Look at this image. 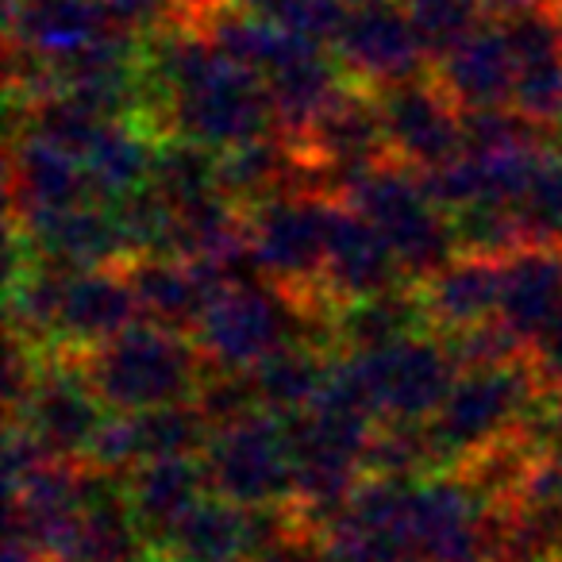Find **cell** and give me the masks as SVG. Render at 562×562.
<instances>
[{"instance_id": "6da1fadb", "label": "cell", "mask_w": 562, "mask_h": 562, "mask_svg": "<svg viewBox=\"0 0 562 562\" xmlns=\"http://www.w3.org/2000/svg\"><path fill=\"white\" fill-rule=\"evenodd\" d=\"M331 308H308L301 297L285 293L266 278L227 281L209 301L196 328L189 331L196 351L212 370H255L266 355L281 351L285 344L308 339L305 331L321 324L328 331Z\"/></svg>"}, {"instance_id": "7a4b0ae2", "label": "cell", "mask_w": 562, "mask_h": 562, "mask_svg": "<svg viewBox=\"0 0 562 562\" xmlns=\"http://www.w3.org/2000/svg\"><path fill=\"white\" fill-rule=\"evenodd\" d=\"M539 397H543V382L531 359L459 370L443 405L436 408L431 420H424L431 467L459 470L497 439L516 436Z\"/></svg>"}, {"instance_id": "3957f363", "label": "cell", "mask_w": 562, "mask_h": 562, "mask_svg": "<svg viewBox=\"0 0 562 562\" xmlns=\"http://www.w3.org/2000/svg\"><path fill=\"white\" fill-rule=\"evenodd\" d=\"M86 367L112 413H143L173 401H193L209 362L193 339H186V331L139 321L89 351Z\"/></svg>"}, {"instance_id": "277c9868", "label": "cell", "mask_w": 562, "mask_h": 562, "mask_svg": "<svg viewBox=\"0 0 562 562\" xmlns=\"http://www.w3.org/2000/svg\"><path fill=\"white\" fill-rule=\"evenodd\" d=\"M344 201L370 220L408 278H428L459 255L451 212L428 193L424 173L401 158H382L347 186Z\"/></svg>"}, {"instance_id": "5b68a950", "label": "cell", "mask_w": 562, "mask_h": 562, "mask_svg": "<svg viewBox=\"0 0 562 562\" xmlns=\"http://www.w3.org/2000/svg\"><path fill=\"white\" fill-rule=\"evenodd\" d=\"M336 196L281 193L247 204V250L255 270L313 308H336L321 297L328 220Z\"/></svg>"}, {"instance_id": "8992f818", "label": "cell", "mask_w": 562, "mask_h": 562, "mask_svg": "<svg viewBox=\"0 0 562 562\" xmlns=\"http://www.w3.org/2000/svg\"><path fill=\"white\" fill-rule=\"evenodd\" d=\"M501 501L462 470H439L408 493V547L416 562H490L501 554Z\"/></svg>"}, {"instance_id": "52a82bcc", "label": "cell", "mask_w": 562, "mask_h": 562, "mask_svg": "<svg viewBox=\"0 0 562 562\" xmlns=\"http://www.w3.org/2000/svg\"><path fill=\"white\" fill-rule=\"evenodd\" d=\"M212 493L243 508H270L293 501L297 454H293L290 420L278 413H247L212 431L201 451Z\"/></svg>"}, {"instance_id": "ba28073f", "label": "cell", "mask_w": 562, "mask_h": 562, "mask_svg": "<svg viewBox=\"0 0 562 562\" xmlns=\"http://www.w3.org/2000/svg\"><path fill=\"white\" fill-rule=\"evenodd\" d=\"M339 362L378 420L405 424L431 420L462 370L447 339H431L428 331L378 351H351Z\"/></svg>"}, {"instance_id": "9c48e42d", "label": "cell", "mask_w": 562, "mask_h": 562, "mask_svg": "<svg viewBox=\"0 0 562 562\" xmlns=\"http://www.w3.org/2000/svg\"><path fill=\"white\" fill-rule=\"evenodd\" d=\"M104 416H109V405L101 401L93 378H89L86 355L63 351L55 359L40 362L32 393L12 413V424L32 431L50 459L86 462Z\"/></svg>"}, {"instance_id": "30bf717a", "label": "cell", "mask_w": 562, "mask_h": 562, "mask_svg": "<svg viewBox=\"0 0 562 562\" xmlns=\"http://www.w3.org/2000/svg\"><path fill=\"white\" fill-rule=\"evenodd\" d=\"M331 50L370 89L424 78V58H431L401 0H347L344 32Z\"/></svg>"}, {"instance_id": "8fae6325", "label": "cell", "mask_w": 562, "mask_h": 562, "mask_svg": "<svg viewBox=\"0 0 562 562\" xmlns=\"http://www.w3.org/2000/svg\"><path fill=\"white\" fill-rule=\"evenodd\" d=\"M305 158L313 162L316 181H324V196L347 193L362 170L382 162L390 155L385 143L382 112H378V97L362 93V89H344L313 124L297 139Z\"/></svg>"}, {"instance_id": "7c38bea8", "label": "cell", "mask_w": 562, "mask_h": 562, "mask_svg": "<svg viewBox=\"0 0 562 562\" xmlns=\"http://www.w3.org/2000/svg\"><path fill=\"white\" fill-rule=\"evenodd\" d=\"M390 155L420 173L462 155V109L436 86V78L397 81L374 89Z\"/></svg>"}, {"instance_id": "4fadbf2b", "label": "cell", "mask_w": 562, "mask_h": 562, "mask_svg": "<svg viewBox=\"0 0 562 562\" xmlns=\"http://www.w3.org/2000/svg\"><path fill=\"white\" fill-rule=\"evenodd\" d=\"M212 431L216 428L196 401H173V405L143 408V413H112L109 408L86 462L127 474L132 467L150 459L201 454L209 447Z\"/></svg>"}, {"instance_id": "5bb4252c", "label": "cell", "mask_w": 562, "mask_h": 562, "mask_svg": "<svg viewBox=\"0 0 562 562\" xmlns=\"http://www.w3.org/2000/svg\"><path fill=\"white\" fill-rule=\"evenodd\" d=\"M401 278H408L401 258L385 243V235L370 224L351 204L331 201L328 220V250L321 270V297L328 305L374 297L385 290H401Z\"/></svg>"}, {"instance_id": "9a60e30c", "label": "cell", "mask_w": 562, "mask_h": 562, "mask_svg": "<svg viewBox=\"0 0 562 562\" xmlns=\"http://www.w3.org/2000/svg\"><path fill=\"white\" fill-rule=\"evenodd\" d=\"M139 324V301H135L127 270L97 266V270H66L63 293H58L55 347L70 355H89Z\"/></svg>"}, {"instance_id": "2e32d148", "label": "cell", "mask_w": 562, "mask_h": 562, "mask_svg": "<svg viewBox=\"0 0 562 562\" xmlns=\"http://www.w3.org/2000/svg\"><path fill=\"white\" fill-rule=\"evenodd\" d=\"M9 196H12V216L24 227L43 216H55L63 209H78V204L97 201L81 158L55 147V143L40 139L32 132L12 139Z\"/></svg>"}, {"instance_id": "e0dca14e", "label": "cell", "mask_w": 562, "mask_h": 562, "mask_svg": "<svg viewBox=\"0 0 562 562\" xmlns=\"http://www.w3.org/2000/svg\"><path fill=\"white\" fill-rule=\"evenodd\" d=\"M505 40L513 50V109L543 127L562 124V27L554 9H528L508 16Z\"/></svg>"}, {"instance_id": "ac0fdd59", "label": "cell", "mask_w": 562, "mask_h": 562, "mask_svg": "<svg viewBox=\"0 0 562 562\" xmlns=\"http://www.w3.org/2000/svg\"><path fill=\"white\" fill-rule=\"evenodd\" d=\"M127 281L139 301V321L170 331H193L209 301L232 281V273L193 258L147 255L127 266Z\"/></svg>"}, {"instance_id": "d6986e66", "label": "cell", "mask_w": 562, "mask_h": 562, "mask_svg": "<svg viewBox=\"0 0 562 562\" xmlns=\"http://www.w3.org/2000/svg\"><path fill=\"white\" fill-rule=\"evenodd\" d=\"M431 78L462 112L513 104L516 66L505 40V27H474L467 40H459L451 50H443L436 58V74Z\"/></svg>"}, {"instance_id": "ffe728a7", "label": "cell", "mask_w": 562, "mask_h": 562, "mask_svg": "<svg viewBox=\"0 0 562 562\" xmlns=\"http://www.w3.org/2000/svg\"><path fill=\"white\" fill-rule=\"evenodd\" d=\"M27 239H32L35 255L58 270H97V266L132 258L116 209L104 201H89L35 220L27 224Z\"/></svg>"}, {"instance_id": "44dd1931", "label": "cell", "mask_w": 562, "mask_h": 562, "mask_svg": "<svg viewBox=\"0 0 562 562\" xmlns=\"http://www.w3.org/2000/svg\"><path fill=\"white\" fill-rule=\"evenodd\" d=\"M109 27L101 0H9L12 47L50 66L70 63Z\"/></svg>"}, {"instance_id": "7402d4cb", "label": "cell", "mask_w": 562, "mask_h": 562, "mask_svg": "<svg viewBox=\"0 0 562 562\" xmlns=\"http://www.w3.org/2000/svg\"><path fill=\"white\" fill-rule=\"evenodd\" d=\"M209 474L201 454H173V459H150L127 470V501L132 516L147 543L162 547L166 536L204 501Z\"/></svg>"}, {"instance_id": "603a6c76", "label": "cell", "mask_w": 562, "mask_h": 562, "mask_svg": "<svg viewBox=\"0 0 562 562\" xmlns=\"http://www.w3.org/2000/svg\"><path fill=\"white\" fill-rule=\"evenodd\" d=\"M344 63L339 55H331V47L324 43L297 40L285 55L278 58L270 74H266V89L270 101L278 109V124L285 127V135L301 139L305 127L344 93Z\"/></svg>"}, {"instance_id": "cb8c5ba5", "label": "cell", "mask_w": 562, "mask_h": 562, "mask_svg": "<svg viewBox=\"0 0 562 562\" xmlns=\"http://www.w3.org/2000/svg\"><path fill=\"white\" fill-rule=\"evenodd\" d=\"M559 313H562V247L524 243L520 250L501 258L497 321H505L531 347L539 331Z\"/></svg>"}, {"instance_id": "d4e9b609", "label": "cell", "mask_w": 562, "mask_h": 562, "mask_svg": "<svg viewBox=\"0 0 562 562\" xmlns=\"http://www.w3.org/2000/svg\"><path fill=\"white\" fill-rule=\"evenodd\" d=\"M420 301L439 336L485 324L501 308V258L454 255L420 281Z\"/></svg>"}, {"instance_id": "484cf974", "label": "cell", "mask_w": 562, "mask_h": 562, "mask_svg": "<svg viewBox=\"0 0 562 562\" xmlns=\"http://www.w3.org/2000/svg\"><path fill=\"white\" fill-rule=\"evenodd\" d=\"M424 331H431V321L420 301V290H385L374 293V297L344 301L328 316V339L344 347L347 355L378 351V347L401 344V339L424 336Z\"/></svg>"}, {"instance_id": "4316f807", "label": "cell", "mask_w": 562, "mask_h": 562, "mask_svg": "<svg viewBox=\"0 0 562 562\" xmlns=\"http://www.w3.org/2000/svg\"><path fill=\"white\" fill-rule=\"evenodd\" d=\"M150 158H155V143L139 127H132L127 120H104L81 155V166L97 201L116 204L150 181Z\"/></svg>"}, {"instance_id": "83f0119b", "label": "cell", "mask_w": 562, "mask_h": 562, "mask_svg": "<svg viewBox=\"0 0 562 562\" xmlns=\"http://www.w3.org/2000/svg\"><path fill=\"white\" fill-rule=\"evenodd\" d=\"M331 367H336V362H328V355L308 344V339L285 344L281 351L266 355V359L250 370L258 405L278 416L305 413L324 393V385H328V378H331Z\"/></svg>"}, {"instance_id": "f1b7e54d", "label": "cell", "mask_w": 562, "mask_h": 562, "mask_svg": "<svg viewBox=\"0 0 562 562\" xmlns=\"http://www.w3.org/2000/svg\"><path fill=\"white\" fill-rule=\"evenodd\" d=\"M147 186L162 201H170L173 209L209 201V196L224 193V186H220V150L186 139V135H170L155 147Z\"/></svg>"}, {"instance_id": "f546056e", "label": "cell", "mask_w": 562, "mask_h": 562, "mask_svg": "<svg viewBox=\"0 0 562 562\" xmlns=\"http://www.w3.org/2000/svg\"><path fill=\"white\" fill-rule=\"evenodd\" d=\"M516 220H520L524 243L562 247V155H539L524 193L516 196Z\"/></svg>"}, {"instance_id": "4dcf8cb0", "label": "cell", "mask_w": 562, "mask_h": 562, "mask_svg": "<svg viewBox=\"0 0 562 562\" xmlns=\"http://www.w3.org/2000/svg\"><path fill=\"white\" fill-rule=\"evenodd\" d=\"M250 16L308 43L336 47L347 20V0H235Z\"/></svg>"}, {"instance_id": "1f68e13d", "label": "cell", "mask_w": 562, "mask_h": 562, "mask_svg": "<svg viewBox=\"0 0 562 562\" xmlns=\"http://www.w3.org/2000/svg\"><path fill=\"white\" fill-rule=\"evenodd\" d=\"M420 32L424 50L436 63L443 50H451L459 40H467L474 27H482V0H401Z\"/></svg>"}, {"instance_id": "d6a6232c", "label": "cell", "mask_w": 562, "mask_h": 562, "mask_svg": "<svg viewBox=\"0 0 562 562\" xmlns=\"http://www.w3.org/2000/svg\"><path fill=\"white\" fill-rule=\"evenodd\" d=\"M101 9L112 27L135 40H155L173 27H186L193 0H101Z\"/></svg>"}, {"instance_id": "836d02e7", "label": "cell", "mask_w": 562, "mask_h": 562, "mask_svg": "<svg viewBox=\"0 0 562 562\" xmlns=\"http://www.w3.org/2000/svg\"><path fill=\"white\" fill-rule=\"evenodd\" d=\"M196 405L201 413L212 420V428L220 424H232L247 413H258V393H255V378L250 370H212L204 374L201 390H196Z\"/></svg>"}, {"instance_id": "e575fe53", "label": "cell", "mask_w": 562, "mask_h": 562, "mask_svg": "<svg viewBox=\"0 0 562 562\" xmlns=\"http://www.w3.org/2000/svg\"><path fill=\"white\" fill-rule=\"evenodd\" d=\"M528 359H531V367H536L543 390H559L562 385V313L536 336V344L528 347Z\"/></svg>"}, {"instance_id": "d590c367", "label": "cell", "mask_w": 562, "mask_h": 562, "mask_svg": "<svg viewBox=\"0 0 562 562\" xmlns=\"http://www.w3.org/2000/svg\"><path fill=\"white\" fill-rule=\"evenodd\" d=\"M255 562H328V559H324V543H313L305 528H293L273 547H266Z\"/></svg>"}, {"instance_id": "8d00e7d4", "label": "cell", "mask_w": 562, "mask_h": 562, "mask_svg": "<svg viewBox=\"0 0 562 562\" xmlns=\"http://www.w3.org/2000/svg\"><path fill=\"white\" fill-rule=\"evenodd\" d=\"M4 562H50L43 551H35L32 543H20V539H9L4 547Z\"/></svg>"}, {"instance_id": "74e56055", "label": "cell", "mask_w": 562, "mask_h": 562, "mask_svg": "<svg viewBox=\"0 0 562 562\" xmlns=\"http://www.w3.org/2000/svg\"><path fill=\"white\" fill-rule=\"evenodd\" d=\"M554 16H559V27H562V0H554Z\"/></svg>"}]
</instances>
